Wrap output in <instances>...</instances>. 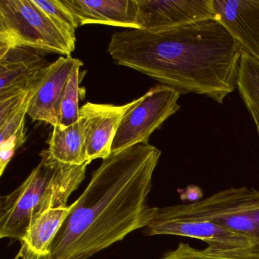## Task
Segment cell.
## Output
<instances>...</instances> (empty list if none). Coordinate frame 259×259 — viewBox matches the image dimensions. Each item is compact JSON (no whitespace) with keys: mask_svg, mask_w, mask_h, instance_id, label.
Masks as SVG:
<instances>
[{"mask_svg":"<svg viewBox=\"0 0 259 259\" xmlns=\"http://www.w3.org/2000/svg\"><path fill=\"white\" fill-rule=\"evenodd\" d=\"M138 99L122 106L88 102L80 107L85 137L87 161L107 158L112 154V145L124 115Z\"/></svg>","mask_w":259,"mask_h":259,"instance_id":"obj_9","label":"cell"},{"mask_svg":"<svg viewBox=\"0 0 259 259\" xmlns=\"http://www.w3.org/2000/svg\"><path fill=\"white\" fill-rule=\"evenodd\" d=\"M139 29L159 31L214 19L213 0H137Z\"/></svg>","mask_w":259,"mask_h":259,"instance_id":"obj_8","label":"cell"},{"mask_svg":"<svg viewBox=\"0 0 259 259\" xmlns=\"http://www.w3.org/2000/svg\"><path fill=\"white\" fill-rule=\"evenodd\" d=\"M80 26L90 24L139 29L137 0H62Z\"/></svg>","mask_w":259,"mask_h":259,"instance_id":"obj_13","label":"cell"},{"mask_svg":"<svg viewBox=\"0 0 259 259\" xmlns=\"http://www.w3.org/2000/svg\"><path fill=\"white\" fill-rule=\"evenodd\" d=\"M42 53L14 48L0 57V99L28 91L43 78L51 63Z\"/></svg>","mask_w":259,"mask_h":259,"instance_id":"obj_10","label":"cell"},{"mask_svg":"<svg viewBox=\"0 0 259 259\" xmlns=\"http://www.w3.org/2000/svg\"><path fill=\"white\" fill-rule=\"evenodd\" d=\"M78 59L61 57L51 63L30 101L28 116L55 126L58 123L59 105L65 85Z\"/></svg>","mask_w":259,"mask_h":259,"instance_id":"obj_12","label":"cell"},{"mask_svg":"<svg viewBox=\"0 0 259 259\" xmlns=\"http://www.w3.org/2000/svg\"><path fill=\"white\" fill-rule=\"evenodd\" d=\"M214 19L259 60V0H213Z\"/></svg>","mask_w":259,"mask_h":259,"instance_id":"obj_11","label":"cell"},{"mask_svg":"<svg viewBox=\"0 0 259 259\" xmlns=\"http://www.w3.org/2000/svg\"><path fill=\"white\" fill-rule=\"evenodd\" d=\"M143 233L146 236L171 235L199 239L207 243V252L220 257L259 259V251L249 239L206 218L190 204L159 208Z\"/></svg>","mask_w":259,"mask_h":259,"instance_id":"obj_4","label":"cell"},{"mask_svg":"<svg viewBox=\"0 0 259 259\" xmlns=\"http://www.w3.org/2000/svg\"><path fill=\"white\" fill-rule=\"evenodd\" d=\"M42 79L30 91L29 94L23 103L4 122H0V176L1 177L4 174L10 160L14 156L16 149L22 146L25 142V116L28 115L30 101L34 92L37 90L39 84L41 82Z\"/></svg>","mask_w":259,"mask_h":259,"instance_id":"obj_16","label":"cell"},{"mask_svg":"<svg viewBox=\"0 0 259 259\" xmlns=\"http://www.w3.org/2000/svg\"><path fill=\"white\" fill-rule=\"evenodd\" d=\"M236 84L248 111L259 116V60L245 51L239 62Z\"/></svg>","mask_w":259,"mask_h":259,"instance_id":"obj_17","label":"cell"},{"mask_svg":"<svg viewBox=\"0 0 259 259\" xmlns=\"http://www.w3.org/2000/svg\"><path fill=\"white\" fill-rule=\"evenodd\" d=\"M82 62L78 60L65 85L59 105L58 123L61 128L70 126L79 120L80 68Z\"/></svg>","mask_w":259,"mask_h":259,"instance_id":"obj_18","label":"cell"},{"mask_svg":"<svg viewBox=\"0 0 259 259\" xmlns=\"http://www.w3.org/2000/svg\"><path fill=\"white\" fill-rule=\"evenodd\" d=\"M26 180L0 198V238L20 242L30 226L44 213L67 207L70 195L85 179L92 162L69 165L55 160L48 150Z\"/></svg>","mask_w":259,"mask_h":259,"instance_id":"obj_3","label":"cell"},{"mask_svg":"<svg viewBox=\"0 0 259 259\" xmlns=\"http://www.w3.org/2000/svg\"><path fill=\"white\" fill-rule=\"evenodd\" d=\"M161 151L141 143L112 153L92 179L60 227L53 259H89L139 229H145L159 207L148 195Z\"/></svg>","mask_w":259,"mask_h":259,"instance_id":"obj_1","label":"cell"},{"mask_svg":"<svg viewBox=\"0 0 259 259\" xmlns=\"http://www.w3.org/2000/svg\"><path fill=\"white\" fill-rule=\"evenodd\" d=\"M242 45L215 19L112 35L107 52L116 64L140 72L178 91L222 104L236 88Z\"/></svg>","mask_w":259,"mask_h":259,"instance_id":"obj_2","label":"cell"},{"mask_svg":"<svg viewBox=\"0 0 259 259\" xmlns=\"http://www.w3.org/2000/svg\"><path fill=\"white\" fill-rule=\"evenodd\" d=\"M181 94L169 86L151 88L124 115L112 145V153L141 143H148L153 133L180 109Z\"/></svg>","mask_w":259,"mask_h":259,"instance_id":"obj_6","label":"cell"},{"mask_svg":"<svg viewBox=\"0 0 259 259\" xmlns=\"http://www.w3.org/2000/svg\"><path fill=\"white\" fill-rule=\"evenodd\" d=\"M14 48L72 57L75 41L63 34L32 0H0V57Z\"/></svg>","mask_w":259,"mask_h":259,"instance_id":"obj_5","label":"cell"},{"mask_svg":"<svg viewBox=\"0 0 259 259\" xmlns=\"http://www.w3.org/2000/svg\"><path fill=\"white\" fill-rule=\"evenodd\" d=\"M48 151L55 160L65 164L81 165L86 163L85 137L82 120L70 126H54Z\"/></svg>","mask_w":259,"mask_h":259,"instance_id":"obj_15","label":"cell"},{"mask_svg":"<svg viewBox=\"0 0 259 259\" xmlns=\"http://www.w3.org/2000/svg\"><path fill=\"white\" fill-rule=\"evenodd\" d=\"M72 205L51 209L37 218L20 241L15 259H53L52 246Z\"/></svg>","mask_w":259,"mask_h":259,"instance_id":"obj_14","label":"cell"},{"mask_svg":"<svg viewBox=\"0 0 259 259\" xmlns=\"http://www.w3.org/2000/svg\"><path fill=\"white\" fill-rule=\"evenodd\" d=\"M190 204L206 218L249 239L259 251V191L230 188Z\"/></svg>","mask_w":259,"mask_h":259,"instance_id":"obj_7","label":"cell"},{"mask_svg":"<svg viewBox=\"0 0 259 259\" xmlns=\"http://www.w3.org/2000/svg\"><path fill=\"white\" fill-rule=\"evenodd\" d=\"M249 112L250 115H251V118H252L253 121H254V124H255L256 130H257V133L258 134L259 137V116L256 113H254V112Z\"/></svg>","mask_w":259,"mask_h":259,"instance_id":"obj_21","label":"cell"},{"mask_svg":"<svg viewBox=\"0 0 259 259\" xmlns=\"http://www.w3.org/2000/svg\"><path fill=\"white\" fill-rule=\"evenodd\" d=\"M32 2L58 29L75 41V31L80 26L79 22L62 0H32Z\"/></svg>","mask_w":259,"mask_h":259,"instance_id":"obj_19","label":"cell"},{"mask_svg":"<svg viewBox=\"0 0 259 259\" xmlns=\"http://www.w3.org/2000/svg\"><path fill=\"white\" fill-rule=\"evenodd\" d=\"M160 259H237L230 257H220L209 254L204 249H197L189 244H179L178 246L172 251L165 253Z\"/></svg>","mask_w":259,"mask_h":259,"instance_id":"obj_20","label":"cell"}]
</instances>
